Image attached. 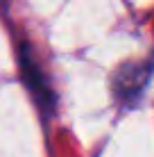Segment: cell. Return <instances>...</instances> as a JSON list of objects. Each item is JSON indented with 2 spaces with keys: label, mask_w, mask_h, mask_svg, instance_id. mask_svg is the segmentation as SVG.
I'll list each match as a JSON object with an SVG mask.
<instances>
[{
  "label": "cell",
  "mask_w": 154,
  "mask_h": 157,
  "mask_svg": "<svg viewBox=\"0 0 154 157\" xmlns=\"http://www.w3.org/2000/svg\"><path fill=\"white\" fill-rule=\"evenodd\" d=\"M18 64H20V73H23L25 84H27V89L34 94V98H36V105H39L45 114H50L52 105H55V96H52L50 86H48V80L43 78L39 64L32 59V52H30V46H27V43H20Z\"/></svg>",
  "instance_id": "obj_1"
},
{
  "label": "cell",
  "mask_w": 154,
  "mask_h": 157,
  "mask_svg": "<svg viewBox=\"0 0 154 157\" xmlns=\"http://www.w3.org/2000/svg\"><path fill=\"white\" fill-rule=\"evenodd\" d=\"M152 66L147 62H131L125 64L113 78V91L120 100L125 102H134L143 94L145 84L150 82Z\"/></svg>",
  "instance_id": "obj_2"
}]
</instances>
